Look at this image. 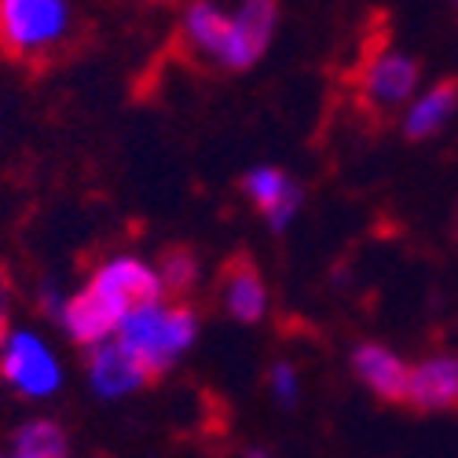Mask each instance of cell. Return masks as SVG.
<instances>
[{
	"label": "cell",
	"mask_w": 458,
	"mask_h": 458,
	"mask_svg": "<svg viewBox=\"0 0 458 458\" xmlns=\"http://www.w3.org/2000/svg\"><path fill=\"white\" fill-rule=\"evenodd\" d=\"M279 0H187L180 8V48L220 73H246L279 37Z\"/></svg>",
	"instance_id": "cell-1"
},
{
	"label": "cell",
	"mask_w": 458,
	"mask_h": 458,
	"mask_svg": "<svg viewBox=\"0 0 458 458\" xmlns=\"http://www.w3.org/2000/svg\"><path fill=\"white\" fill-rule=\"evenodd\" d=\"M162 276L158 264L143 253L118 250L96 260V268L85 276V283L63 297V309L55 316L66 341L78 349H89L96 341H106L118 334V323L143 301L162 297Z\"/></svg>",
	"instance_id": "cell-2"
},
{
	"label": "cell",
	"mask_w": 458,
	"mask_h": 458,
	"mask_svg": "<svg viewBox=\"0 0 458 458\" xmlns=\"http://www.w3.org/2000/svg\"><path fill=\"white\" fill-rule=\"evenodd\" d=\"M202 316L187 297L162 293L155 301H143L118 323L122 345L150 370V377H162L176 370L199 345Z\"/></svg>",
	"instance_id": "cell-3"
},
{
	"label": "cell",
	"mask_w": 458,
	"mask_h": 458,
	"mask_svg": "<svg viewBox=\"0 0 458 458\" xmlns=\"http://www.w3.org/2000/svg\"><path fill=\"white\" fill-rule=\"evenodd\" d=\"M78 33L73 0H0V52L15 63H52Z\"/></svg>",
	"instance_id": "cell-4"
},
{
	"label": "cell",
	"mask_w": 458,
	"mask_h": 458,
	"mask_svg": "<svg viewBox=\"0 0 458 458\" xmlns=\"http://www.w3.org/2000/svg\"><path fill=\"white\" fill-rule=\"evenodd\" d=\"M0 381L26 403H48L66 386V363L55 341L26 323L0 334Z\"/></svg>",
	"instance_id": "cell-5"
},
{
	"label": "cell",
	"mask_w": 458,
	"mask_h": 458,
	"mask_svg": "<svg viewBox=\"0 0 458 458\" xmlns=\"http://www.w3.org/2000/svg\"><path fill=\"white\" fill-rule=\"evenodd\" d=\"M418 89H422V63L396 45H374L356 70V99L377 118L400 114Z\"/></svg>",
	"instance_id": "cell-6"
},
{
	"label": "cell",
	"mask_w": 458,
	"mask_h": 458,
	"mask_svg": "<svg viewBox=\"0 0 458 458\" xmlns=\"http://www.w3.org/2000/svg\"><path fill=\"white\" fill-rule=\"evenodd\" d=\"M242 187V199L253 206V213L272 227L276 235L290 232L293 220L301 216L304 209V187L297 183V176L283 165H272V162H260V165H250L239 180Z\"/></svg>",
	"instance_id": "cell-7"
},
{
	"label": "cell",
	"mask_w": 458,
	"mask_h": 458,
	"mask_svg": "<svg viewBox=\"0 0 458 458\" xmlns=\"http://www.w3.org/2000/svg\"><path fill=\"white\" fill-rule=\"evenodd\" d=\"M85 352V381L96 400H106V403H118V400H129L136 393H143L150 381V370L122 345L118 337H106V341H96V345L81 349Z\"/></svg>",
	"instance_id": "cell-8"
},
{
	"label": "cell",
	"mask_w": 458,
	"mask_h": 458,
	"mask_svg": "<svg viewBox=\"0 0 458 458\" xmlns=\"http://www.w3.org/2000/svg\"><path fill=\"white\" fill-rule=\"evenodd\" d=\"M216 304L232 323L257 327L272 316V286L250 257H232L216 279Z\"/></svg>",
	"instance_id": "cell-9"
},
{
	"label": "cell",
	"mask_w": 458,
	"mask_h": 458,
	"mask_svg": "<svg viewBox=\"0 0 458 458\" xmlns=\"http://www.w3.org/2000/svg\"><path fill=\"white\" fill-rule=\"evenodd\" d=\"M349 367L356 374L360 386L381 400V403H403L407 396V374L411 363L386 341H360L349 356Z\"/></svg>",
	"instance_id": "cell-10"
},
{
	"label": "cell",
	"mask_w": 458,
	"mask_h": 458,
	"mask_svg": "<svg viewBox=\"0 0 458 458\" xmlns=\"http://www.w3.org/2000/svg\"><path fill=\"white\" fill-rule=\"evenodd\" d=\"M403 403H411L422 414L458 411V356L433 352V356H422L418 363H411Z\"/></svg>",
	"instance_id": "cell-11"
},
{
	"label": "cell",
	"mask_w": 458,
	"mask_h": 458,
	"mask_svg": "<svg viewBox=\"0 0 458 458\" xmlns=\"http://www.w3.org/2000/svg\"><path fill=\"white\" fill-rule=\"evenodd\" d=\"M458 114V78H444L437 85H422L400 110V136L411 143L437 140Z\"/></svg>",
	"instance_id": "cell-12"
},
{
	"label": "cell",
	"mask_w": 458,
	"mask_h": 458,
	"mask_svg": "<svg viewBox=\"0 0 458 458\" xmlns=\"http://www.w3.org/2000/svg\"><path fill=\"white\" fill-rule=\"evenodd\" d=\"M8 451L15 458H66L70 454V433L55 422V418L33 414L12 429Z\"/></svg>",
	"instance_id": "cell-13"
},
{
	"label": "cell",
	"mask_w": 458,
	"mask_h": 458,
	"mask_svg": "<svg viewBox=\"0 0 458 458\" xmlns=\"http://www.w3.org/2000/svg\"><path fill=\"white\" fill-rule=\"evenodd\" d=\"M155 264H158V276H162V290L173 293V297L195 293L199 283H202L199 253H191L187 246H169Z\"/></svg>",
	"instance_id": "cell-14"
},
{
	"label": "cell",
	"mask_w": 458,
	"mask_h": 458,
	"mask_svg": "<svg viewBox=\"0 0 458 458\" xmlns=\"http://www.w3.org/2000/svg\"><path fill=\"white\" fill-rule=\"evenodd\" d=\"M264 389H268V396L279 403V407H297L301 403V367L293 360H276L268 370H264Z\"/></svg>",
	"instance_id": "cell-15"
},
{
	"label": "cell",
	"mask_w": 458,
	"mask_h": 458,
	"mask_svg": "<svg viewBox=\"0 0 458 458\" xmlns=\"http://www.w3.org/2000/svg\"><path fill=\"white\" fill-rule=\"evenodd\" d=\"M15 301H19V290H15L12 276H8V268L0 264V334L15 323Z\"/></svg>",
	"instance_id": "cell-16"
},
{
	"label": "cell",
	"mask_w": 458,
	"mask_h": 458,
	"mask_svg": "<svg viewBox=\"0 0 458 458\" xmlns=\"http://www.w3.org/2000/svg\"><path fill=\"white\" fill-rule=\"evenodd\" d=\"M63 297H66V293H63L55 283H41L37 304H41V312H45V316H52V319H55V316H59V309H63Z\"/></svg>",
	"instance_id": "cell-17"
}]
</instances>
